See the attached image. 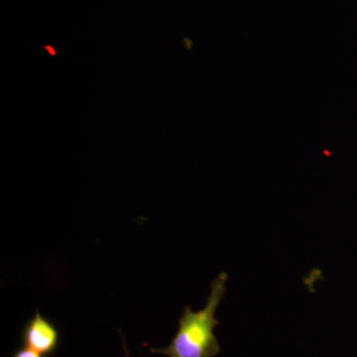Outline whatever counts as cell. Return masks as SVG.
Instances as JSON below:
<instances>
[{
    "label": "cell",
    "instance_id": "cell-1",
    "mask_svg": "<svg viewBox=\"0 0 357 357\" xmlns=\"http://www.w3.org/2000/svg\"><path fill=\"white\" fill-rule=\"evenodd\" d=\"M229 275L220 273L211 285V293L206 304L199 312L185 307L178 319L175 337L163 349H151L152 354H161L168 357H215L220 354V345L215 337V328L220 325L215 319L220 302L227 294Z\"/></svg>",
    "mask_w": 357,
    "mask_h": 357
},
{
    "label": "cell",
    "instance_id": "cell-2",
    "mask_svg": "<svg viewBox=\"0 0 357 357\" xmlns=\"http://www.w3.org/2000/svg\"><path fill=\"white\" fill-rule=\"evenodd\" d=\"M22 340L26 347L43 356H50L57 351L60 332L55 324L36 311L23 328Z\"/></svg>",
    "mask_w": 357,
    "mask_h": 357
},
{
    "label": "cell",
    "instance_id": "cell-3",
    "mask_svg": "<svg viewBox=\"0 0 357 357\" xmlns=\"http://www.w3.org/2000/svg\"><path fill=\"white\" fill-rule=\"evenodd\" d=\"M13 357H43V356L33 351L29 347H25V349H18V351L14 352Z\"/></svg>",
    "mask_w": 357,
    "mask_h": 357
},
{
    "label": "cell",
    "instance_id": "cell-4",
    "mask_svg": "<svg viewBox=\"0 0 357 357\" xmlns=\"http://www.w3.org/2000/svg\"><path fill=\"white\" fill-rule=\"evenodd\" d=\"M45 49H46L47 51H49V55L56 56V52L54 50V48H52L51 46H47Z\"/></svg>",
    "mask_w": 357,
    "mask_h": 357
},
{
    "label": "cell",
    "instance_id": "cell-5",
    "mask_svg": "<svg viewBox=\"0 0 357 357\" xmlns=\"http://www.w3.org/2000/svg\"><path fill=\"white\" fill-rule=\"evenodd\" d=\"M122 340H123V344H122V345H123L124 354H126V357H130L129 356L128 347H126V342H124L123 338H122Z\"/></svg>",
    "mask_w": 357,
    "mask_h": 357
}]
</instances>
